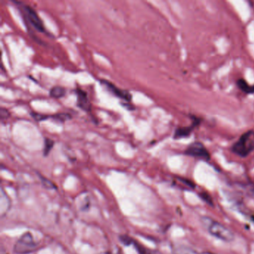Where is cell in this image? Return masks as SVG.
<instances>
[{
  "label": "cell",
  "mask_w": 254,
  "mask_h": 254,
  "mask_svg": "<svg viewBox=\"0 0 254 254\" xmlns=\"http://www.w3.org/2000/svg\"><path fill=\"white\" fill-rule=\"evenodd\" d=\"M135 246L137 248L139 254H160V253L157 252V251H151V250L146 249V248H144V247L136 245V244H135Z\"/></svg>",
  "instance_id": "17"
},
{
  "label": "cell",
  "mask_w": 254,
  "mask_h": 254,
  "mask_svg": "<svg viewBox=\"0 0 254 254\" xmlns=\"http://www.w3.org/2000/svg\"><path fill=\"white\" fill-rule=\"evenodd\" d=\"M55 142L53 139L50 138L46 137L44 139V155L47 156L50 154L51 150L53 149V146H54Z\"/></svg>",
  "instance_id": "12"
},
{
  "label": "cell",
  "mask_w": 254,
  "mask_h": 254,
  "mask_svg": "<svg viewBox=\"0 0 254 254\" xmlns=\"http://www.w3.org/2000/svg\"><path fill=\"white\" fill-rule=\"evenodd\" d=\"M184 154L189 157L200 159L203 161H209L211 159L210 153L201 142L195 141L191 142L184 151Z\"/></svg>",
  "instance_id": "4"
},
{
  "label": "cell",
  "mask_w": 254,
  "mask_h": 254,
  "mask_svg": "<svg viewBox=\"0 0 254 254\" xmlns=\"http://www.w3.org/2000/svg\"><path fill=\"white\" fill-rule=\"evenodd\" d=\"M38 248L33 236L31 233H26L17 241L14 247V251L17 254H29L36 251Z\"/></svg>",
  "instance_id": "3"
},
{
  "label": "cell",
  "mask_w": 254,
  "mask_h": 254,
  "mask_svg": "<svg viewBox=\"0 0 254 254\" xmlns=\"http://www.w3.org/2000/svg\"><path fill=\"white\" fill-rule=\"evenodd\" d=\"M190 117H191V123L190 126L178 127L175 129L173 134L174 139L178 140V139H186V138L190 137L194 130L200 126L202 123V119L194 115H191Z\"/></svg>",
  "instance_id": "5"
},
{
  "label": "cell",
  "mask_w": 254,
  "mask_h": 254,
  "mask_svg": "<svg viewBox=\"0 0 254 254\" xmlns=\"http://www.w3.org/2000/svg\"><path fill=\"white\" fill-rule=\"evenodd\" d=\"M199 196H200V198H201L203 201L206 202L209 206H213V200H212V197H211L208 193L200 192V194H199Z\"/></svg>",
  "instance_id": "15"
},
{
  "label": "cell",
  "mask_w": 254,
  "mask_h": 254,
  "mask_svg": "<svg viewBox=\"0 0 254 254\" xmlns=\"http://www.w3.org/2000/svg\"><path fill=\"white\" fill-rule=\"evenodd\" d=\"M31 116L33 117L34 120L37 122L44 121L47 120L50 116L46 115V114H39V113L32 112L31 113Z\"/></svg>",
  "instance_id": "16"
},
{
  "label": "cell",
  "mask_w": 254,
  "mask_h": 254,
  "mask_svg": "<svg viewBox=\"0 0 254 254\" xmlns=\"http://www.w3.org/2000/svg\"><path fill=\"white\" fill-rule=\"evenodd\" d=\"M175 254H197L193 250L184 246H178L175 248Z\"/></svg>",
  "instance_id": "13"
},
{
  "label": "cell",
  "mask_w": 254,
  "mask_h": 254,
  "mask_svg": "<svg viewBox=\"0 0 254 254\" xmlns=\"http://www.w3.org/2000/svg\"><path fill=\"white\" fill-rule=\"evenodd\" d=\"M115 254V253L114 252H105V253H102V254Z\"/></svg>",
  "instance_id": "20"
},
{
  "label": "cell",
  "mask_w": 254,
  "mask_h": 254,
  "mask_svg": "<svg viewBox=\"0 0 254 254\" xmlns=\"http://www.w3.org/2000/svg\"><path fill=\"white\" fill-rule=\"evenodd\" d=\"M25 11V17L29 20V23L32 25V27L35 28L38 32L41 33L47 32L44 23L41 20V17L38 15L37 11L30 5H26L23 6Z\"/></svg>",
  "instance_id": "6"
},
{
  "label": "cell",
  "mask_w": 254,
  "mask_h": 254,
  "mask_svg": "<svg viewBox=\"0 0 254 254\" xmlns=\"http://www.w3.org/2000/svg\"><path fill=\"white\" fill-rule=\"evenodd\" d=\"M75 93L77 95V105L78 108L86 112H90L91 111V103L89 100L87 92L81 89H76Z\"/></svg>",
  "instance_id": "8"
},
{
  "label": "cell",
  "mask_w": 254,
  "mask_h": 254,
  "mask_svg": "<svg viewBox=\"0 0 254 254\" xmlns=\"http://www.w3.org/2000/svg\"><path fill=\"white\" fill-rule=\"evenodd\" d=\"M236 87L247 95L254 94V85H251L244 78H239L236 82Z\"/></svg>",
  "instance_id": "9"
},
{
  "label": "cell",
  "mask_w": 254,
  "mask_h": 254,
  "mask_svg": "<svg viewBox=\"0 0 254 254\" xmlns=\"http://www.w3.org/2000/svg\"><path fill=\"white\" fill-rule=\"evenodd\" d=\"M230 151L242 158L248 157L254 151V130H249L241 135L230 147Z\"/></svg>",
  "instance_id": "2"
},
{
  "label": "cell",
  "mask_w": 254,
  "mask_h": 254,
  "mask_svg": "<svg viewBox=\"0 0 254 254\" xmlns=\"http://www.w3.org/2000/svg\"><path fill=\"white\" fill-rule=\"evenodd\" d=\"M10 208V199L8 198L7 194L4 192L2 189V193H1V215L3 216L4 215L8 212Z\"/></svg>",
  "instance_id": "10"
},
{
  "label": "cell",
  "mask_w": 254,
  "mask_h": 254,
  "mask_svg": "<svg viewBox=\"0 0 254 254\" xmlns=\"http://www.w3.org/2000/svg\"><path fill=\"white\" fill-rule=\"evenodd\" d=\"M66 94V89L61 86H55L50 90V96L54 99H61Z\"/></svg>",
  "instance_id": "11"
},
{
  "label": "cell",
  "mask_w": 254,
  "mask_h": 254,
  "mask_svg": "<svg viewBox=\"0 0 254 254\" xmlns=\"http://www.w3.org/2000/svg\"><path fill=\"white\" fill-rule=\"evenodd\" d=\"M250 190H251V192H252L253 194L254 195V184H251V187H250Z\"/></svg>",
  "instance_id": "19"
},
{
  "label": "cell",
  "mask_w": 254,
  "mask_h": 254,
  "mask_svg": "<svg viewBox=\"0 0 254 254\" xmlns=\"http://www.w3.org/2000/svg\"><path fill=\"white\" fill-rule=\"evenodd\" d=\"M10 117H11V113L9 112L8 110L4 108H0V119H1L2 121L7 120V119L9 118Z\"/></svg>",
  "instance_id": "18"
},
{
  "label": "cell",
  "mask_w": 254,
  "mask_h": 254,
  "mask_svg": "<svg viewBox=\"0 0 254 254\" xmlns=\"http://www.w3.org/2000/svg\"><path fill=\"white\" fill-rule=\"evenodd\" d=\"M55 120L60 122V123H64V122L66 121V120H69L72 117L69 115V114H65V113H61V114H56V115L52 116Z\"/></svg>",
  "instance_id": "14"
},
{
  "label": "cell",
  "mask_w": 254,
  "mask_h": 254,
  "mask_svg": "<svg viewBox=\"0 0 254 254\" xmlns=\"http://www.w3.org/2000/svg\"><path fill=\"white\" fill-rule=\"evenodd\" d=\"M201 224L209 234L214 237L226 242H231L235 239V234L230 229L209 217H203L201 218Z\"/></svg>",
  "instance_id": "1"
},
{
  "label": "cell",
  "mask_w": 254,
  "mask_h": 254,
  "mask_svg": "<svg viewBox=\"0 0 254 254\" xmlns=\"http://www.w3.org/2000/svg\"><path fill=\"white\" fill-rule=\"evenodd\" d=\"M100 83L102 86H104L110 93H112L116 97L120 98V99H123V100L126 101L127 102H130L131 101L132 95L127 90L119 88L115 84H113L108 80L102 79Z\"/></svg>",
  "instance_id": "7"
}]
</instances>
